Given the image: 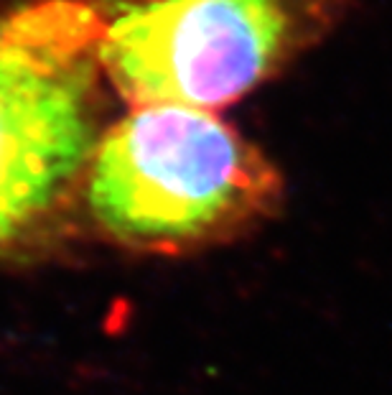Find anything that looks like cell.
<instances>
[{
	"label": "cell",
	"instance_id": "cell-3",
	"mask_svg": "<svg viewBox=\"0 0 392 395\" xmlns=\"http://www.w3.org/2000/svg\"><path fill=\"white\" fill-rule=\"evenodd\" d=\"M352 0H105L100 64L130 105L217 110L316 46Z\"/></svg>",
	"mask_w": 392,
	"mask_h": 395
},
{
	"label": "cell",
	"instance_id": "cell-2",
	"mask_svg": "<svg viewBox=\"0 0 392 395\" xmlns=\"http://www.w3.org/2000/svg\"><path fill=\"white\" fill-rule=\"evenodd\" d=\"M105 0L0 13V253L51 217L100 143Z\"/></svg>",
	"mask_w": 392,
	"mask_h": 395
},
{
	"label": "cell",
	"instance_id": "cell-1",
	"mask_svg": "<svg viewBox=\"0 0 392 395\" xmlns=\"http://www.w3.org/2000/svg\"><path fill=\"white\" fill-rule=\"evenodd\" d=\"M84 194L107 237L176 255L273 215L283 179L253 141L209 110L146 105L102 130Z\"/></svg>",
	"mask_w": 392,
	"mask_h": 395
}]
</instances>
